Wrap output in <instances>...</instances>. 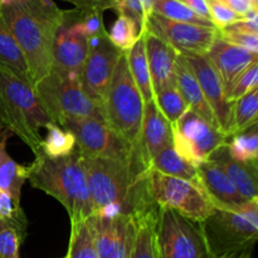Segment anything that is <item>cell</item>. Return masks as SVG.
Segmentation results:
<instances>
[{"mask_svg":"<svg viewBox=\"0 0 258 258\" xmlns=\"http://www.w3.org/2000/svg\"><path fill=\"white\" fill-rule=\"evenodd\" d=\"M108 34V39L112 42L113 45L121 49L122 52L130 49L136 40L140 38L143 33L138 28L133 19L122 14H118V18L113 23Z\"/></svg>","mask_w":258,"mask_h":258,"instance_id":"e575fe53","label":"cell"},{"mask_svg":"<svg viewBox=\"0 0 258 258\" xmlns=\"http://www.w3.org/2000/svg\"><path fill=\"white\" fill-rule=\"evenodd\" d=\"M144 32L160 38L183 55L207 54L217 37V28L175 22L155 13L148 15Z\"/></svg>","mask_w":258,"mask_h":258,"instance_id":"4fadbf2b","label":"cell"},{"mask_svg":"<svg viewBox=\"0 0 258 258\" xmlns=\"http://www.w3.org/2000/svg\"><path fill=\"white\" fill-rule=\"evenodd\" d=\"M0 218L9 226L14 227L25 238L27 236L28 221L20 206L15 204L9 191L0 188Z\"/></svg>","mask_w":258,"mask_h":258,"instance_id":"d590c367","label":"cell"},{"mask_svg":"<svg viewBox=\"0 0 258 258\" xmlns=\"http://www.w3.org/2000/svg\"><path fill=\"white\" fill-rule=\"evenodd\" d=\"M13 134L0 127V188L9 191L15 204L20 206L22 188L27 181V166L18 164L7 151V143Z\"/></svg>","mask_w":258,"mask_h":258,"instance_id":"cb8c5ba5","label":"cell"},{"mask_svg":"<svg viewBox=\"0 0 258 258\" xmlns=\"http://www.w3.org/2000/svg\"><path fill=\"white\" fill-rule=\"evenodd\" d=\"M103 120L108 126L134 148H139L144 100L136 87L126 59V52L118 59L101 107Z\"/></svg>","mask_w":258,"mask_h":258,"instance_id":"8992f818","label":"cell"},{"mask_svg":"<svg viewBox=\"0 0 258 258\" xmlns=\"http://www.w3.org/2000/svg\"><path fill=\"white\" fill-rule=\"evenodd\" d=\"M227 140L228 136L216 125L189 108L173 125V145L176 153L194 166L208 160Z\"/></svg>","mask_w":258,"mask_h":258,"instance_id":"8fae6325","label":"cell"},{"mask_svg":"<svg viewBox=\"0 0 258 258\" xmlns=\"http://www.w3.org/2000/svg\"><path fill=\"white\" fill-rule=\"evenodd\" d=\"M144 39L154 93L166 86L175 85L174 73L179 53L168 43L148 32H144Z\"/></svg>","mask_w":258,"mask_h":258,"instance_id":"d6986e66","label":"cell"},{"mask_svg":"<svg viewBox=\"0 0 258 258\" xmlns=\"http://www.w3.org/2000/svg\"><path fill=\"white\" fill-rule=\"evenodd\" d=\"M184 57L199 82L204 98L216 116L219 130L229 138L233 102H231L227 97L226 88L216 68L213 67L206 54H186Z\"/></svg>","mask_w":258,"mask_h":258,"instance_id":"2e32d148","label":"cell"},{"mask_svg":"<svg viewBox=\"0 0 258 258\" xmlns=\"http://www.w3.org/2000/svg\"><path fill=\"white\" fill-rule=\"evenodd\" d=\"M207 3H208L209 13H211V19L214 23V25H216V28H224L227 25L233 24V23L243 19V17L234 13L227 5L222 4L221 2L207 0Z\"/></svg>","mask_w":258,"mask_h":258,"instance_id":"ab89813d","label":"cell"},{"mask_svg":"<svg viewBox=\"0 0 258 258\" xmlns=\"http://www.w3.org/2000/svg\"><path fill=\"white\" fill-rule=\"evenodd\" d=\"M75 7L80 14L103 13L108 9H116V0H64Z\"/></svg>","mask_w":258,"mask_h":258,"instance_id":"60d3db41","label":"cell"},{"mask_svg":"<svg viewBox=\"0 0 258 258\" xmlns=\"http://www.w3.org/2000/svg\"><path fill=\"white\" fill-rule=\"evenodd\" d=\"M159 207L153 206L135 214L136 231L130 258H159L156 242V223Z\"/></svg>","mask_w":258,"mask_h":258,"instance_id":"603a6c76","label":"cell"},{"mask_svg":"<svg viewBox=\"0 0 258 258\" xmlns=\"http://www.w3.org/2000/svg\"><path fill=\"white\" fill-rule=\"evenodd\" d=\"M126 59H127L131 77H133L136 87L140 91L144 103L154 100V90L153 85H151L150 72H149L148 58H146L144 33L136 40L135 44L130 49L126 50Z\"/></svg>","mask_w":258,"mask_h":258,"instance_id":"d4e9b609","label":"cell"},{"mask_svg":"<svg viewBox=\"0 0 258 258\" xmlns=\"http://www.w3.org/2000/svg\"><path fill=\"white\" fill-rule=\"evenodd\" d=\"M88 221L98 258H130L136 231L134 216L93 214Z\"/></svg>","mask_w":258,"mask_h":258,"instance_id":"5bb4252c","label":"cell"},{"mask_svg":"<svg viewBox=\"0 0 258 258\" xmlns=\"http://www.w3.org/2000/svg\"><path fill=\"white\" fill-rule=\"evenodd\" d=\"M47 136L42 140V154L48 158H63L76 149V139L71 131L54 122H48Z\"/></svg>","mask_w":258,"mask_h":258,"instance_id":"f1b7e54d","label":"cell"},{"mask_svg":"<svg viewBox=\"0 0 258 258\" xmlns=\"http://www.w3.org/2000/svg\"><path fill=\"white\" fill-rule=\"evenodd\" d=\"M217 2H221L222 4L227 5L229 9H232L234 13H237V14H239L243 18L251 10L258 9V7H254L252 4L251 0H217Z\"/></svg>","mask_w":258,"mask_h":258,"instance_id":"b9f144b4","label":"cell"},{"mask_svg":"<svg viewBox=\"0 0 258 258\" xmlns=\"http://www.w3.org/2000/svg\"><path fill=\"white\" fill-rule=\"evenodd\" d=\"M123 53L108 39L107 32L90 38V52L83 63L80 81L85 92L100 110L112 80L113 71Z\"/></svg>","mask_w":258,"mask_h":258,"instance_id":"7c38bea8","label":"cell"},{"mask_svg":"<svg viewBox=\"0 0 258 258\" xmlns=\"http://www.w3.org/2000/svg\"><path fill=\"white\" fill-rule=\"evenodd\" d=\"M24 237L4 222L0 229V258H19V248Z\"/></svg>","mask_w":258,"mask_h":258,"instance_id":"f35d334b","label":"cell"},{"mask_svg":"<svg viewBox=\"0 0 258 258\" xmlns=\"http://www.w3.org/2000/svg\"><path fill=\"white\" fill-rule=\"evenodd\" d=\"M197 171L199 183L202 184L214 206L231 207L247 202L238 193L231 179L216 161L211 159L203 161L197 166Z\"/></svg>","mask_w":258,"mask_h":258,"instance_id":"ffe728a7","label":"cell"},{"mask_svg":"<svg viewBox=\"0 0 258 258\" xmlns=\"http://www.w3.org/2000/svg\"><path fill=\"white\" fill-rule=\"evenodd\" d=\"M201 227L213 258H252L258 239V199L214 206Z\"/></svg>","mask_w":258,"mask_h":258,"instance_id":"277c9868","label":"cell"},{"mask_svg":"<svg viewBox=\"0 0 258 258\" xmlns=\"http://www.w3.org/2000/svg\"><path fill=\"white\" fill-rule=\"evenodd\" d=\"M252 4L254 5V7H258V0H251Z\"/></svg>","mask_w":258,"mask_h":258,"instance_id":"f6af8a7d","label":"cell"},{"mask_svg":"<svg viewBox=\"0 0 258 258\" xmlns=\"http://www.w3.org/2000/svg\"><path fill=\"white\" fill-rule=\"evenodd\" d=\"M209 159L223 169L246 201L258 199V163H242L236 160L229 155L226 144L219 146Z\"/></svg>","mask_w":258,"mask_h":258,"instance_id":"44dd1931","label":"cell"},{"mask_svg":"<svg viewBox=\"0 0 258 258\" xmlns=\"http://www.w3.org/2000/svg\"><path fill=\"white\" fill-rule=\"evenodd\" d=\"M149 198L159 208H169L193 221L202 222L212 213L214 203L199 181L166 175L149 168Z\"/></svg>","mask_w":258,"mask_h":258,"instance_id":"ba28073f","label":"cell"},{"mask_svg":"<svg viewBox=\"0 0 258 258\" xmlns=\"http://www.w3.org/2000/svg\"><path fill=\"white\" fill-rule=\"evenodd\" d=\"M33 88L45 115L57 125L75 118H103L100 107L88 97L78 77L52 70Z\"/></svg>","mask_w":258,"mask_h":258,"instance_id":"52a82bcc","label":"cell"},{"mask_svg":"<svg viewBox=\"0 0 258 258\" xmlns=\"http://www.w3.org/2000/svg\"><path fill=\"white\" fill-rule=\"evenodd\" d=\"M229 155L242 163H258L257 125L229 136L226 143Z\"/></svg>","mask_w":258,"mask_h":258,"instance_id":"4dcf8cb0","label":"cell"},{"mask_svg":"<svg viewBox=\"0 0 258 258\" xmlns=\"http://www.w3.org/2000/svg\"><path fill=\"white\" fill-rule=\"evenodd\" d=\"M67 258H98L90 221L71 223V238Z\"/></svg>","mask_w":258,"mask_h":258,"instance_id":"f546056e","label":"cell"},{"mask_svg":"<svg viewBox=\"0 0 258 258\" xmlns=\"http://www.w3.org/2000/svg\"><path fill=\"white\" fill-rule=\"evenodd\" d=\"M150 168L166 174V175L176 176V178L191 181H199L197 166L191 165L189 161L181 158L176 153L174 145L166 146L160 153L156 154L150 160Z\"/></svg>","mask_w":258,"mask_h":258,"instance_id":"4316f807","label":"cell"},{"mask_svg":"<svg viewBox=\"0 0 258 258\" xmlns=\"http://www.w3.org/2000/svg\"><path fill=\"white\" fill-rule=\"evenodd\" d=\"M28 0H0V8L2 7H9L13 4H20V3H25Z\"/></svg>","mask_w":258,"mask_h":258,"instance_id":"ee69618b","label":"cell"},{"mask_svg":"<svg viewBox=\"0 0 258 258\" xmlns=\"http://www.w3.org/2000/svg\"><path fill=\"white\" fill-rule=\"evenodd\" d=\"M60 127L73 134L76 148L83 158L113 159L121 161H131L138 158L144 159L140 148L128 145L103 118L85 117L67 120L60 125Z\"/></svg>","mask_w":258,"mask_h":258,"instance_id":"30bf717a","label":"cell"},{"mask_svg":"<svg viewBox=\"0 0 258 258\" xmlns=\"http://www.w3.org/2000/svg\"><path fill=\"white\" fill-rule=\"evenodd\" d=\"M159 258H213L201 222L169 208H159L156 223Z\"/></svg>","mask_w":258,"mask_h":258,"instance_id":"9c48e42d","label":"cell"},{"mask_svg":"<svg viewBox=\"0 0 258 258\" xmlns=\"http://www.w3.org/2000/svg\"><path fill=\"white\" fill-rule=\"evenodd\" d=\"M174 81H175V86L179 92H180L181 97L188 105L189 110H193L194 112L199 113L206 120H208L209 122H212L218 127L216 116H214L213 111L211 110L208 102L204 98L199 82L197 81L190 66L186 62L185 57L183 54H178V57H176Z\"/></svg>","mask_w":258,"mask_h":258,"instance_id":"7402d4cb","label":"cell"},{"mask_svg":"<svg viewBox=\"0 0 258 258\" xmlns=\"http://www.w3.org/2000/svg\"><path fill=\"white\" fill-rule=\"evenodd\" d=\"M207 57L211 60L213 67L223 82L226 92L234 82L237 77L254 60H258V54L252 53L244 48L222 39L221 37L214 38L213 43L207 52Z\"/></svg>","mask_w":258,"mask_h":258,"instance_id":"e0dca14e","label":"cell"},{"mask_svg":"<svg viewBox=\"0 0 258 258\" xmlns=\"http://www.w3.org/2000/svg\"><path fill=\"white\" fill-rule=\"evenodd\" d=\"M217 34L232 44L258 54V33L252 32L242 19L224 28H217Z\"/></svg>","mask_w":258,"mask_h":258,"instance_id":"836d02e7","label":"cell"},{"mask_svg":"<svg viewBox=\"0 0 258 258\" xmlns=\"http://www.w3.org/2000/svg\"><path fill=\"white\" fill-rule=\"evenodd\" d=\"M83 166L95 214L135 216L155 206L146 185L150 166L143 158L131 161L83 158Z\"/></svg>","mask_w":258,"mask_h":258,"instance_id":"6da1fadb","label":"cell"},{"mask_svg":"<svg viewBox=\"0 0 258 258\" xmlns=\"http://www.w3.org/2000/svg\"><path fill=\"white\" fill-rule=\"evenodd\" d=\"M154 0H116L118 14L128 17L135 22L141 33L145 30V22L153 9Z\"/></svg>","mask_w":258,"mask_h":258,"instance_id":"8d00e7d4","label":"cell"},{"mask_svg":"<svg viewBox=\"0 0 258 258\" xmlns=\"http://www.w3.org/2000/svg\"><path fill=\"white\" fill-rule=\"evenodd\" d=\"M179 2L183 3L184 5H186L189 9L193 10L194 13H197V14L201 15V17L212 20L207 0H179Z\"/></svg>","mask_w":258,"mask_h":258,"instance_id":"7bdbcfd3","label":"cell"},{"mask_svg":"<svg viewBox=\"0 0 258 258\" xmlns=\"http://www.w3.org/2000/svg\"><path fill=\"white\" fill-rule=\"evenodd\" d=\"M169 145H173V125L159 110L155 100L145 102L139 148L149 166L151 159Z\"/></svg>","mask_w":258,"mask_h":258,"instance_id":"ac0fdd59","label":"cell"},{"mask_svg":"<svg viewBox=\"0 0 258 258\" xmlns=\"http://www.w3.org/2000/svg\"><path fill=\"white\" fill-rule=\"evenodd\" d=\"M48 122L33 86L0 66V127L18 136L35 156L42 154L40 128Z\"/></svg>","mask_w":258,"mask_h":258,"instance_id":"5b68a950","label":"cell"},{"mask_svg":"<svg viewBox=\"0 0 258 258\" xmlns=\"http://www.w3.org/2000/svg\"><path fill=\"white\" fill-rule=\"evenodd\" d=\"M81 14L70 10L58 29L53 49V71L80 78L83 63L90 52V39L80 24Z\"/></svg>","mask_w":258,"mask_h":258,"instance_id":"9a60e30c","label":"cell"},{"mask_svg":"<svg viewBox=\"0 0 258 258\" xmlns=\"http://www.w3.org/2000/svg\"><path fill=\"white\" fill-rule=\"evenodd\" d=\"M258 87V60L252 62L238 77L234 80L232 86L229 87L228 92H227V97L231 102H234L249 92L253 88Z\"/></svg>","mask_w":258,"mask_h":258,"instance_id":"74e56055","label":"cell"},{"mask_svg":"<svg viewBox=\"0 0 258 258\" xmlns=\"http://www.w3.org/2000/svg\"><path fill=\"white\" fill-rule=\"evenodd\" d=\"M0 66L7 67L18 77L32 85L22 50L8 25L5 24L2 13H0Z\"/></svg>","mask_w":258,"mask_h":258,"instance_id":"484cf974","label":"cell"},{"mask_svg":"<svg viewBox=\"0 0 258 258\" xmlns=\"http://www.w3.org/2000/svg\"><path fill=\"white\" fill-rule=\"evenodd\" d=\"M27 180L33 188L57 199L67 211L71 223L95 214L83 158L77 148L63 158L35 155L34 161L27 165Z\"/></svg>","mask_w":258,"mask_h":258,"instance_id":"3957f363","label":"cell"},{"mask_svg":"<svg viewBox=\"0 0 258 258\" xmlns=\"http://www.w3.org/2000/svg\"><path fill=\"white\" fill-rule=\"evenodd\" d=\"M258 118V87L236 100L232 105L229 136L248 130L257 125Z\"/></svg>","mask_w":258,"mask_h":258,"instance_id":"83f0119b","label":"cell"},{"mask_svg":"<svg viewBox=\"0 0 258 258\" xmlns=\"http://www.w3.org/2000/svg\"><path fill=\"white\" fill-rule=\"evenodd\" d=\"M3 224H4V221H3V219H2V218H0V229H2Z\"/></svg>","mask_w":258,"mask_h":258,"instance_id":"bcb514c9","label":"cell"},{"mask_svg":"<svg viewBox=\"0 0 258 258\" xmlns=\"http://www.w3.org/2000/svg\"><path fill=\"white\" fill-rule=\"evenodd\" d=\"M154 100L159 110L171 125H174L188 110V105L183 100L175 85L166 86L163 90L154 93Z\"/></svg>","mask_w":258,"mask_h":258,"instance_id":"d6a6232c","label":"cell"},{"mask_svg":"<svg viewBox=\"0 0 258 258\" xmlns=\"http://www.w3.org/2000/svg\"><path fill=\"white\" fill-rule=\"evenodd\" d=\"M68 12L60 10L52 0H28L0 8L22 50L33 86L52 71L55 35Z\"/></svg>","mask_w":258,"mask_h":258,"instance_id":"7a4b0ae2","label":"cell"},{"mask_svg":"<svg viewBox=\"0 0 258 258\" xmlns=\"http://www.w3.org/2000/svg\"><path fill=\"white\" fill-rule=\"evenodd\" d=\"M151 13H155V14L161 15L166 19L175 20V22L216 28L212 20L198 15L179 0H154Z\"/></svg>","mask_w":258,"mask_h":258,"instance_id":"1f68e13d","label":"cell"},{"mask_svg":"<svg viewBox=\"0 0 258 258\" xmlns=\"http://www.w3.org/2000/svg\"><path fill=\"white\" fill-rule=\"evenodd\" d=\"M63 258H67V257H63Z\"/></svg>","mask_w":258,"mask_h":258,"instance_id":"7dc6e473","label":"cell"}]
</instances>
